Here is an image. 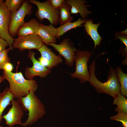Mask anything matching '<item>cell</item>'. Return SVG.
Returning <instances> with one entry per match:
<instances>
[{"label":"cell","instance_id":"obj_1","mask_svg":"<svg viewBox=\"0 0 127 127\" xmlns=\"http://www.w3.org/2000/svg\"><path fill=\"white\" fill-rule=\"evenodd\" d=\"M2 77L8 81L9 90L14 98L18 99L26 96L31 91H36L38 88L35 80L25 79L21 71L13 73L3 71Z\"/></svg>","mask_w":127,"mask_h":127},{"label":"cell","instance_id":"obj_2","mask_svg":"<svg viewBox=\"0 0 127 127\" xmlns=\"http://www.w3.org/2000/svg\"><path fill=\"white\" fill-rule=\"evenodd\" d=\"M95 60L89 66L90 75L88 81L98 93H106L115 98L120 92V87L116 70L110 67L107 81L104 83L101 82L96 78L95 74Z\"/></svg>","mask_w":127,"mask_h":127},{"label":"cell","instance_id":"obj_3","mask_svg":"<svg viewBox=\"0 0 127 127\" xmlns=\"http://www.w3.org/2000/svg\"><path fill=\"white\" fill-rule=\"evenodd\" d=\"M23 110L28 111V117L22 126L26 127L37 122L45 114L44 105L34 92L31 91L26 96L17 99Z\"/></svg>","mask_w":127,"mask_h":127},{"label":"cell","instance_id":"obj_4","mask_svg":"<svg viewBox=\"0 0 127 127\" xmlns=\"http://www.w3.org/2000/svg\"><path fill=\"white\" fill-rule=\"evenodd\" d=\"M92 55L89 51L77 50L75 54V71L73 73H70L72 78L78 79L82 83L88 81L90 75L87 63Z\"/></svg>","mask_w":127,"mask_h":127},{"label":"cell","instance_id":"obj_5","mask_svg":"<svg viewBox=\"0 0 127 127\" xmlns=\"http://www.w3.org/2000/svg\"><path fill=\"white\" fill-rule=\"evenodd\" d=\"M28 1L37 6L38 10L35 15L40 21L42 22L44 19H46L53 25H57L59 23V9L53 8L50 0L44 2L36 0H29Z\"/></svg>","mask_w":127,"mask_h":127},{"label":"cell","instance_id":"obj_6","mask_svg":"<svg viewBox=\"0 0 127 127\" xmlns=\"http://www.w3.org/2000/svg\"><path fill=\"white\" fill-rule=\"evenodd\" d=\"M33 7V6L28 1L25 0L18 9L11 12V20L8 31L12 37L13 38L15 36L19 28L25 22L24 19L26 16L32 14Z\"/></svg>","mask_w":127,"mask_h":127},{"label":"cell","instance_id":"obj_7","mask_svg":"<svg viewBox=\"0 0 127 127\" xmlns=\"http://www.w3.org/2000/svg\"><path fill=\"white\" fill-rule=\"evenodd\" d=\"M48 45L53 47L60 55L64 57L66 64L70 67L73 66L77 50L69 38L64 39L59 44L50 43Z\"/></svg>","mask_w":127,"mask_h":127},{"label":"cell","instance_id":"obj_8","mask_svg":"<svg viewBox=\"0 0 127 127\" xmlns=\"http://www.w3.org/2000/svg\"><path fill=\"white\" fill-rule=\"evenodd\" d=\"M44 44L41 39L37 34L18 37L14 39L13 48L19 49L21 51L25 50H37Z\"/></svg>","mask_w":127,"mask_h":127},{"label":"cell","instance_id":"obj_9","mask_svg":"<svg viewBox=\"0 0 127 127\" xmlns=\"http://www.w3.org/2000/svg\"><path fill=\"white\" fill-rule=\"evenodd\" d=\"M11 15V12L4 2L0 6V36L7 42L10 50H12L14 39L10 35L8 31Z\"/></svg>","mask_w":127,"mask_h":127},{"label":"cell","instance_id":"obj_10","mask_svg":"<svg viewBox=\"0 0 127 127\" xmlns=\"http://www.w3.org/2000/svg\"><path fill=\"white\" fill-rule=\"evenodd\" d=\"M35 54L34 52L30 51L28 55V57L33 63L32 67H27L25 69V75L28 80L33 79V78L36 76H38L41 78H44L51 72L50 70L42 65L36 59Z\"/></svg>","mask_w":127,"mask_h":127},{"label":"cell","instance_id":"obj_11","mask_svg":"<svg viewBox=\"0 0 127 127\" xmlns=\"http://www.w3.org/2000/svg\"><path fill=\"white\" fill-rule=\"evenodd\" d=\"M12 107L8 113L3 116L6 123L9 127L19 124L22 126L21 119L24 113L19 103L17 100L13 99L11 101Z\"/></svg>","mask_w":127,"mask_h":127},{"label":"cell","instance_id":"obj_12","mask_svg":"<svg viewBox=\"0 0 127 127\" xmlns=\"http://www.w3.org/2000/svg\"><path fill=\"white\" fill-rule=\"evenodd\" d=\"M57 32V28L53 25H45L40 23L37 34L41 39L44 43L48 45L50 43H56V36Z\"/></svg>","mask_w":127,"mask_h":127},{"label":"cell","instance_id":"obj_13","mask_svg":"<svg viewBox=\"0 0 127 127\" xmlns=\"http://www.w3.org/2000/svg\"><path fill=\"white\" fill-rule=\"evenodd\" d=\"M67 3L71 6V14H77L79 13L83 19L85 20L86 17L91 12L87 8L88 6L85 4L86 2L82 0H66Z\"/></svg>","mask_w":127,"mask_h":127},{"label":"cell","instance_id":"obj_14","mask_svg":"<svg viewBox=\"0 0 127 127\" xmlns=\"http://www.w3.org/2000/svg\"><path fill=\"white\" fill-rule=\"evenodd\" d=\"M38 50L40 53L41 56L49 63L52 68L63 62L60 56L56 55L44 44Z\"/></svg>","mask_w":127,"mask_h":127},{"label":"cell","instance_id":"obj_15","mask_svg":"<svg viewBox=\"0 0 127 127\" xmlns=\"http://www.w3.org/2000/svg\"><path fill=\"white\" fill-rule=\"evenodd\" d=\"M39 23L35 18L27 22H24L19 28L16 35L19 37L37 34Z\"/></svg>","mask_w":127,"mask_h":127},{"label":"cell","instance_id":"obj_16","mask_svg":"<svg viewBox=\"0 0 127 127\" xmlns=\"http://www.w3.org/2000/svg\"><path fill=\"white\" fill-rule=\"evenodd\" d=\"M84 23V26L87 35L91 36L94 42L95 48L97 45H100L102 39L97 31V28L100 24H94L91 20H87Z\"/></svg>","mask_w":127,"mask_h":127},{"label":"cell","instance_id":"obj_17","mask_svg":"<svg viewBox=\"0 0 127 127\" xmlns=\"http://www.w3.org/2000/svg\"><path fill=\"white\" fill-rule=\"evenodd\" d=\"M14 99L13 95L8 87H6L2 92H0V123L3 119V111L8 106L11 104V101Z\"/></svg>","mask_w":127,"mask_h":127},{"label":"cell","instance_id":"obj_18","mask_svg":"<svg viewBox=\"0 0 127 127\" xmlns=\"http://www.w3.org/2000/svg\"><path fill=\"white\" fill-rule=\"evenodd\" d=\"M71 6L66 3L65 0L59 8V23L61 25L71 22L73 19L71 15Z\"/></svg>","mask_w":127,"mask_h":127},{"label":"cell","instance_id":"obj_19","mask_svg":"<svg viewBox=\"0 0 127 127\" xmlns=\"http://www.w3.org/2000/svg\"><path fill=\"white\" fill-rule=\"evenodd\" d=\"M86 20H81L79 18L78 20L74 22H67L56 28L58 32L56 36L57 39H59L61 36L69 30L73 29L79 27L83 25L82 24L84 23Z\"/></svg>","mask_w":127,"mask_h":127},{"label":"cell","instance_id":"obj_20","mask_svg":"<svg viewBox=\"0 0 127 127\" xmlns=\"http://www.w3.org/2000/svg\"><path fill=\"white\" fill-rule=\"evenodd\" d=\"M113 104L117 106L115 109V111L127 114V99L120 92L114 98Z\"/></svg>","mask_w":127,"mask_h":127},{"label":"cell","instance_id":"obj_21","mask_svg":"<svg viewBox=\"0 0 127 127\" xmlns=\"http://www.w3.org/2000/svg\"><path fill=\"white\" fill-rule=\"evenodd\" d=\"M117 72L120 85V92L126 97H127V74L123 72L121 68L117 67Z\"/></svg>","mask_w":127,"mask_h":127},{"label":"cell","instance_id":"obj_22","mask_svg":"<svg viewBox=\"0 0 127 127\" xmlns=\"http://www.w3.org/2000/svg\"><path fill=\"white\" fill-rule=\"evenodd\" d=\"M24 1V0H6L4 2L8 9L11 12H12L18 9Z\"/></svg>","mask_w":127,"mask_h":127},{"label":"cell","instance_id":"obj_23","mask_svg":"<svg viewBox=\"0 0 127 127\" xmlns=\"http://www.w3.org/2000/svg\"><path fill=\"white\" fill-rule=\"evenodd\" d=\"M111 119L121 122L123 127H127V114L121 112L110 117Z\"/></svg>","mask_w":127,"mask_h":127},{"label":"cell","instance_id":"obj_24","mask_svg":"<svg viewBox=\"0 0 127 127\" xmlns=\"http://www.w3.org/2000/svg\"><path fill=\"white\" fill-rule=\"evenodd\" d=\"M10 49H5L0 53V69L3 70V67L6 63L10 62V59L8 55Z\"/></svg>","mask_w":127,"mask_h":127},{"label":"cell","instance_id":"obj_25","mask_svg":"<svg viewBox=\"0 0 127 127\" xmlns=\"http://www.w3.org/2000/svg\"><path fill=\"white\" fill-rule=\"evenodd\" d=\"M127 35L124 34L121 32H118L116 33L115 35V37L116 39H118L123 44L126 46L125 48L124 49V52L122 54V56H125L124 59L127 60Z\"/></svg>","mask_w":127,"mask_h":127},{"label":"cell","instance_id":"obj_26","mask_svg":"<svg viewBox=\"0 0 127 127\" xmlns=\"http://www.w3.org/2000/svg\"><path fill=\"white\" fill-rule=\"evenodd\" d=\"M64 0H50L52 7L55 9H58L61 6L64 1Z\"/></svg>","mask_w":127,"mask_h":127},{"label":"cell","instance_id":"obj_27","mask_svg":"<svg viewBox=\"0 0 127 127\" xmlns=\"http://www.w3.org/2000/svg\"><path fill=\"white\" fill-rule=\"evenodd\" d=\"M38 60L41 64L43 66L46 67L50 70L52 68L49 63L47 60L44 59L41 56L38 58Z\"/></svg>","mask_w":127,"mask_h":127},{"label":"cell","instance_id":"obj_28","mask_svg":"<svg viewBox=\"0 0 127 127\" xmlns=\"http://www.w3.org/2000/svg\"><path fill=\"white\" fill-rule=\"evenodd\" d=\"M13 66L10 62L6 63L4 65L3 69L4 71L8 72H12L13 69Z\"/></svg>","mask_w":127,"mask_h":127},{"label":"cell","instance_id":"obj_29","mask_svg":"<svg viewBox=\"0 0 127 127\" xmlns=\"http://www.w3.org/2000/svg\"><path fill=\"white\" fill-rule=\"evenodd\" d=\"M8 46V44L7 42L3 39L0 38V53L5 49Z\"/></svg>","mask_w":127,"mask_h":127},{"label":"cell","instance_id":"obj_30","mask_svg":"<svg viewBox=\"0 0 127 127\" xmlns=\"http://www.w3.org/2000/svg\"><path fill=\"white\" fill-rule=\"evenodd\" d=\"M4 78L0 75V84L4 81Z\"/></svg>","mask_w":127,"mask_h":127},{"label":"cell","instance_id":"obj_31","mask_svg":"<svg viewBox=\"0 0 127 127\" xmlns=\"http://www.w3.org/2000/svg\"><path fill=\"white\" fill-rule=\"evenodd\" d=\"M4 2L3 0H0V6Z\"/></svg>","mask_w":127,"mask_h":127},{"label":"cell","instance_id":"obj_32","mask_svg":"<svg viewBox=\"0 0 127 127\" xmlns=\"http://www.w3.org/2000/svg\"><path fill=\"white\" fill-rule=\"evenodd\" d=\"M0 127H3L1 126L0 125Z\"/></svg>","mask_w":127,"mask_h":127},{"label":"cell","instance_id":"obj_33","mask_svg":"<svg viewBox=\"0 0 127 127\" xmlns=\"http://www.w3.org/2000/svg\"></svg>","mask_w":127,"mask_h":127}]
</instances>
